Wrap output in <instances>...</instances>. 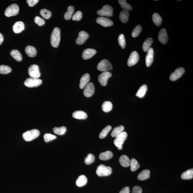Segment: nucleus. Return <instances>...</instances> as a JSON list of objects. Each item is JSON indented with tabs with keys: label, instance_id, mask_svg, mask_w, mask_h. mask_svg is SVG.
I'll return each mask as SVG.
<instances>
[{
	"label": "nucleus",
	"instance_id": "dca6fc26",
	"mask_svg": "<svg viewBox=\"0 0 193 193\" xmlns=\"http://www.w3.org/2000/svg\"><path fill=\"white\" fill-rule=\"evenodd\" d=\"M96 51L95 50L91 48H88L85 50L82 53V57L85 60L91 58L96 54Z\"/></svg>",
	"mask_w": 193,
	"mask_h": 193
},
{
	"label": "nucleus",
	"instance_id": "09e8293b",
	"mask_svg": "<svg viewBox=\"0 0 193 193\" xmlns=\"http://www.w3.org/2000/svg\"><path fill=\"white\" fill-rule=\"evenodd\" d=\"M142 189L140 186H136L133 187L132 193H142Z\"/></svg>",
	"mask_w": 193,
	"mask_h": 193
},
{
	"label": "nucleus",
	"instance_id": "2eb2a0df",
	"mask_svg": "<svg viewBox=\"0 0 193 193\" xmlns=\"http://www.w3.org/2000/svg\"><path fill=\"white\" fill-rule=\"evenodd\" d=\"M88 38L89 35L87 32L84 31L80 32L76 40V44L80 45L84 44Z\"/></svg>",
	"mask_w": 193,
	"mask_h": 193
},
{
	"label": "nucleus",
	"instance_id": "9b49d317",
	"mask_svg": "<svg viewBox=\"0 0 193 193\" xmlns=\"http://www.w3.org/2000/svg\"><path fill=\"white\" fill-rule=\"evenodd\" d=\"M127 134L126 132H123L116 137V139L114 141V143L115 145L117 147L122 146L125 140L126 139Z\"/></svg>",
	"mask_w": 193,
	"mask_h": 193
},
{
	"label": "nucleus",
	"instance_id": "49530a36",
	"mask_svg": "<svg viewBox=\"0 0 193 193\" xmlns=\"http://www.w3.org/2000/svg\"><path fill=\"white\" fill-rule=\"evenodd\" d=\"M57 138V137L55 135L50 134V133H46L44 135V138L45 142H46L53 140Z\"/></svg>",
	"mask_w": 193,
	"mask_h": 193
},
{
	"label": "nucleus",
	"instance_id": "2f4dec72",
	"mask_svg": "<svg viewBox=\"0 0 193 193\" xmlns=\"http://www.w3.org/2000/svg\"><path fill=\"white\" fill-rule=\"evenodd\" d=\"M113 108L112 103L109 101H105L103 103L102 108L104 112H108L112 110Z\"/></svg>",
	"mask_w": 193,
	"mask_h": 193
},
{
	"label": "nucleus",
	"instance_id": "864d4df0",
	"mask_svg": "<svg viewBox=\"0 0 193 193\" xmlns=\"http://www.w3.org/2000/svg\"><path fill=\"white\" fill-rule=\"evenodd\" d=\"M118 147V149L119 150H121L122 149V148H123V147H122V146H119V147Z\"/></svg>",
	"mask_w": 193,
	"mask_h": 193
},
{
	"label": "nucleus",
	"instance_id": "412c9836",
	"mask_svg": "<svg viewBox=\"0 0 193 193\" xmlns=\"http://www.w3.org/2000/svg\"><path fill=\"white\" fill-rule=\"evenodd\" d=\"M25 52L29 57H34L37 54L36 49L34 46H28L25 48Z\"/></svg>",
	"mask_w": 193,
	"mask_h": 193
},
{
	"label": "nucleus",
	"instance_id": "37998d69",
	"mask_svg": "<svg viewBox=\"0 0 193 193\" xmlns=\"http://www.w3.org/2000/svg\"><path fill=\"white\" fill-rule=\"evenodd\" d=\"M142 28L141 25H138L136 26L132 32V35L133 37H136L139 35L141 32Z\"/></svg>",
	"mask_w": 193,
	"mask_h": 193
},
{
	"label": "nucleus",
	"instance_id": "f704fd0d",
	"mask_svg": "<svg viewBox=\"0 0 193 193\" xmlns=\"http://www.w3.org/2000/svg\"><path fill=\"white\" fill-rule=\"evenodd\" d=\"M153 43V39L152 38H149L144 41L143 45V49L144 51H149L150 46Z\"/></svg>",
	"mask_w": 193,
	"mask_h": 193
},
{
	"label": "nucleus",
	"instance_id": "ea45409f",
	"mask_svg": "<svg viewBox=\"0 0 193 193\" xmlns=\"http://www.w3.org/2000/svg\"><path fill=\"white\" fill-rule=\"evenodd\" d=\"M40 14L43 18L48 19L50 18L51 15V13L50 11L48 10L43 9H41L40 11Z\"/></svg>",
	"mask_w": 193,
	"mask_h": 193
},
{
	"label": "nucleus",
	"instance_id": "aec40b11",
	"mask_svg": "<svg viewBox=\"0 0 193 193\" xmlns=\"http://www.w3.org/2000/svg\"><path fill=\"white\" fill-rule=\"evenodd\" d=\"M90 80V75L88 73H86L83 75L80 79V87L82 89L89 83Z\"/></svg>",
	"mask_w": 193,
	"mask_h": 193
},
{
	"label": "nucleus",
	"instance_id": "a211bd4d",
	"mask_svg": "<svg viewBox=\"0 0 193 193\" xmlns=\"http://www.w3.org/2000/svg\"><path fill=\"white\" fill-rule=\"evenodd\" d=\"M158 38L159 41L163 44H165L168 41V37L166 30L162 28L159 32Z\"/></svg>",
	"mask_w": 193,
	"mask_h": 193
},
{
	"label": "nucleus",
	"instance_id": "c756f323",
	"mask_svg": "<svg viewBox=\"0 0 193 193\" xmlns=\"http://www.w3.org/2000/svg\"><path fill=\"white\" fill-rule=\"evenodd\" d=\"M125 127L123 125H120L118 127H116L113 130L111 133V136L113 137H116L123 132Z\"/></svg>",
	"mask_w": 193,
	"mask_h": 193
},
{
	"label": "nucleus",
	"instance_id": "f257e3e1",
	"mask_svg": "<svg viewBox=\"0 0 193 193\" xmlns=\"http://www.w3.org/2000/svg\"><path fill=\"white\" fill-rule=\"evenodd\" d=\"M61 30L58 27H55L53 30L51 37V43L53 47L57 48L60 43Z\"/></svg>",
	"mask_w": 193,
	"mask_h": 193
},
{
	"label": "nucleus",
	"instance_id": "a18cd8bd",
	"mask_svg": "<svg viewBox=\"0 0 193 193\" xmlns=\"http://www.w3.org/2000/svg\"><path fill=\"white\" fill-rule=\"evenodd\" d=\"M82 17V12L80 11H78L72 16V19L74 21H79L81 20Z\"/></svg>",
	"mask_w": 193,
	"mask_h": 193
},
{
	"label": "nucleus",
	"instance_id": "423d86ee",
	"mask_svg": "<svg viewBox=\"0 0 193 193\" xmlns=\"http://www.w3.org/2000/svg\"><path fill=\"white\" fill-rule=\"evenodd\" d=\"M98 15L107 17H111L113 15V8L111 6L106 5L97 12Z\"/></svg>",
	"mask_w": 193,
	"mask_h": 193
},
{
	"label": "nucleus",
	"instance_id": "c03bdc74",
	"mask_svg": "<svg viewBox=\"0 0 193 193\" xmlns=\"http://www.w3.org/2000/svg\"><path fill=\"white\" fill-rule=\"evenodd\" d=\"M95 160V157L92 154H88L85 159V162L86 165H90L94 162Z\"/></svg>",
	"mask_w": 193,
	"mask_h": 193
},
{
	"label": "nucleus",
	"instance_id": "c9c22d12",
	"mask_svg": "<svg viewBox=\"0 0 193 193\" xmlns=\"http://www.w3.org/2000/svg\"><path fill=\"white\" fill-rule=\"evenodd\" d=\"M131 166V170L132 171L134 172L137 170L139 168L140 165L139 163L136 159H132L130 160V165Z\"/></svg>",
	"mask_w": 193,
	"mask_h": 193
},
{
	"label": "nucleus",
	"instance_id": "393cba45",
	"mask_svg": "<svg viewBox=\"0 0 193 193\" xmlns=\"http://www.w3.org/2000/svg\"><path fill=\"white\" fill-rule=\"evenodd\" d=\"M87 182V178L84 175H81L79 177L78 179L77 180L76 184L77 186L81 187L84 186Z\"/></svg>",
	"mask_w": 193,
	"mask_h": 193
},
{
	"label": "nucleus",
	"instance_id": "f3484780",
	"mask_svg": "<svg viewBox=\"0 0 193 193\" xmlns=\"http://www.w3.org/2000/svg\"><path fill=\"white\" fill-rule=\"evenodd\" d=\"M147 52L146 58V64L147 67H149L153 62L154 51L152 48H150Z\"/></svg>",
	"mask_w": 193,
	"mask_h": 193
},
{
	"label": "nucleus",
	"instance_id": "e433bc0d",
	"mask_svg": "<svg viewBox=\"0 0 193 193\" xmlns=\"http://www.w3.org/2000/svg\"><path fill=\"white\" fill-rule=\"evenodd\" d=\"M119 4H120L122 9L126 11H131L132 8L130 4L127 3L126 1L125 0H119Z\"/></svg>",
	"mask_w": 193,
	"mask_h": 193
},
{
	"label": "nucleus",
	"instance_id": "f03ea898",
	"mask_svg": "<svg viewBox=\"0 0 193 193\" xmlns=\"http://www.w3.org/2000/svg\"><path fill=\"white\" fill-rule=\"evenodd\" d=\"M112 172L110 167L106 166L104 165H101L98 167L96 170V174L99 177L106 176L110 175Z\"/></svg>",
	"mask_w": 193,
	"mask_h": 193
},
{
	"label": "nucleus",
	"instance_id": "a19ab883",
	"mask_svg": "<svg viewBox=\"0 0 193 193\" xmlns=\"http://www.w3.org/2000/svg\"><path fill=\"white\" fill-rule=\"evenodd\" d=\"M12 71V69L7 66H0V73L1 74H8Z\"/></svg>",
	"mask_w": 193,
	"mask_h": 193
},
{
	"label": "nucleus",
	"instance_id": "79ce46f5",
	"mask_svg": "<svg viewBox=\"0 0 193 193\" xmlns=\"http://www.w3.org/2000/svg\"><path fill=\"white\" fill-rule=\"evenodd\" d=\"M118 40L119 45L122 49H124L126 44L124 35L120 34L118 37Z\"/></svg>",
	"mask_w": 193,
	"mask_h": 193
},
{
	"label": "nucleus",
	"instance_id": "f8f14e48",
	"mask_svg": "<svg viewBox=\"0 0 193 193\" xmlns=\"http://www.w3.org/2000/svg\"><path fill=\"white\" fill-rule=\"evenodd\" d=\"M139 55L136 51H133L131 53L128 59L127 65L131 67L136 64L139 61Z\"/></svg>",
	"mask_w": 193,
	"mask_h": 193
},
{
	"label": "nucleus",
	"instance_id": "8fccbe9b",
	"mask_svg": "<svg viewBox=\"0 0 193 193\" xmlns=\"http://www.w3.org/2000/svg\"><path fill=\"white\" fill-rule=\"evenodd\" d=\"M38 0H28L27 2L30 7H32L36 5L38 2Z\"/></svg>",
	"mask_w": 193,
	"mask_h": 193
},
{
	"label": "nucleus",
	"instance_id": "72a5a7b5",
	"mask_svg": "<svg viewBox=\"0 0 193 193\" xmlns=\"http://www.w3.org/2000/svg\"><path fill=\"white\" fill-rule=\"evenodd\" d=\"M152 20L155 25L159 26L161 25L162 19L161 17L158 14L154 13L152 16Z\"/></svg>",
	"mask_w": 193,
	"mask_h": 193
},
{
	"label": "nucleus",
	"instance_id": "603ef678",
	"mask_svg": "<svg viewBox=\"0 0 193 193\" xmlns=\"http://www.w3.org/2000/svg\"><path fill=\"white\" fill-rule=\"evenodd\" d=\"M4 41V37H3V35L0 33V45L2 44Z\"/></svg>",
	"mask_w": 193,
	"mask_h": 193
},
{
	"label": "nucleus",
	"instance_id": "4468645a",
	"mask_svg": "<svg viewBox=\"0 0 193 193\" xmlns=\"http://www.w3.org/2000/svg\"><path fill=\"white\" fill-rule=\"evenodd\" d=\"M96 22L102 26L105 27L112 26L113 25V22L111 19L103 17L98 18L96 19Z\"/></svg>",
	"mask_w": 193,
	"mask_h": 193
},
{
	"label": "nucleus",
	"instance_id": "a878e982",
	"mask_svg": "<svg viewBox=\"0 0 193 193\" xmlns=\"http://www.w3.org/2000/svg\"><path fill=\"white\" fill-rule=\"evenodd\" d=\"M113 156L111 151H108L102 153L99 155V158L101 160H107L110 159Z\"/></svg>",
	"mask_w": 193,
	"mask_h": 193
},
{
	"label": "nucleus",
	"instance_id": "de8ad7c7",
	"mask_svg": "<svg viewBox=\"0 0 193 193\" xmlns=\"http://www.w3.org/2000/svg\"><path fill=\"white\" fill-rule=\"evenodd\" d=\"M35 22L37 25L39 26H42L44 25L45 23V21L44 19H42L39 16H36L35 18Z\"/></svg>",
	"mask_w": 193,
	"mask_h": 193
},
{
	"label": "nucleus",
	"instance_id": "6ab92c4d",
	"mask_svg": "<svg viewBox=\"0 0 193 193\" xmlns=\"http://www.w3.org/2000/svg\"><path fill=\"white\" fill-rule=\"evenodd\" d=\"M13 30L15 33H20L25 30V25L21 21L16 22L13 27Z\"/></svg>",
	"mask_w": 193,
	"mask_h": 193
},
{
	"label": "nucleus",
	"instance_id": "39448f33",
	"mask_svg": "<svg viewBox=\"0 0 193 193\" xmlns=\"http://www.w3.org/2000/svg\"><path fill=\"white\" fill-rule=\"evenodd\" d=\"M97 69L101 72H108L109 70H112V66L108 60L104 59L98 64Z\"/></svg>",
	"mask_w": 193,
	"mask_h": 193
},
{
	"label": "nucleus",
	"instance_id": "20e7f679",
	"mask_svg": "<svg viewBox=\"0 0 193 193\" xmlns=\"http://www.w3.org/2000/svg\"><path fill=\"white\" fill-rule=\"evenodd\" d=\"M19 6L17 4H12L6 9L4 14L6 17H8L17 15L19 13Z\"/></svg>",
	"mask_w": 193,
	"mask_h": 193
},
{
	"label": "nucleus",
	"instance_id": "9d476101",
	"mask_svg": "<svg viewBox=\"0 0 193 193\" xmlns=\"http://www.w3.org/2000/svg\"><path fill=\"white\" fill-rule=\"evenodd\" d=\"M185 72V70L183 68H178L171 74L170 77V80L172 81L178 80L182 76Z\"/></svg>",
	"mask_w": 193,
	"mask_h": 193
},
{
	"label": "nucleus",
	"instance_id": "4be33fe9",
	"mask_svg": "<svg viewBox=\"0 0 193 193\" xmlns=\"http://www.w3.org/2000/svg\"><path fill=\"white\" fill-rule=\"evenodd\" d=\"M72 116L74 118L80 120H85L88 117L86 112L81 111H78L74 112Z\"/></svg>",
	"mask_w": 193,
	"mask_h": 193
},
{
	"label": "nucleus",
	"instance_id": "ddd939ff",
	"mask_svg": "<svg viewBox=\"0 0 193 193\" xmlns=\"http://www.w3.org/2000/svg\"><path fill=\"white\" fill-rule=\"evenodd\" d=\"M95 88L92 83L90 82L85 87L83 93L85 96L87 97H91L94 94Z\"/></svg>",
	"mask_w": 193,
	"mask_h": 193
},
{
	"label": "nucleus",
	"instance_id": "c85d7f7f",
	"mask_svg": "<svg viewBox=\"0 0 193 193\" xmlns=\"http://www.w3.org/2000/svg\"><path fill=\"white\" fill-rule=\"evenodd\" d=\"M181 178L183 180H189L193 178V169H191L186 170L182 173Z\"/></svg>",
	"mask_w": 193,
	"mask_h": 193
},
{
	"label": "nucleus",
	"instance_id": "b1692460",
	"mask_svg": "<svg viewBox=\"0 0 193 193\" xmlns=\"http://www.w3.org/2000/svg\"><path fill=\"white\" fill-rule=\"evenodd\" d=\"M119 161L122 166L127 167L130 166V160L129 157L126 155L122 156L119 159Z\"/></svg>",
	"mask_w": 193,
	"mask_h": 193
},
{
	"label": "nucleus",
	"instance_id": "7c9ffc66",
	"mask_svg": "<svg viewBox=\"0 0 193 193\" xmlns=\"http://www.w3.org/2000/svg\"><path fill=\"white\" fill-rule=\"evenodd\" d=\"M74 10L75 8L73 6H70L68 8L67 12L64 15V18L66 20H68L71 18L74 12Z\"/></svg>",
	"mask_w": 193,
	"mask_h": 193
},
{
	"label": "nucleus",
	"instance_id": "5701e85b",
	"mask_svg": "<svg viewBox=\"0 0 193 193\" xmlns=\"http://www.w3.org/2000/svg\"><path fill=\"white\" fill-rule=\"evenodd\" d=\"M150 172L149 170H145L141 172L137 176L138 179L141 181L147 180L150 177Z\"/></svg>",
	"mask_w": 193,
	"mask_h": 193
},
{
	"label": "nucleus",
	"instance_id": "3c124183",
	"mask_svg": "<svg viewBox=\"0 0 193 193\" xmlns=\"http://www.w3.org/2000/svg\"><path fill=\"white\" fill-rule=\"evenodd\" d=\"M130 188L128 187H126L123 188L119 193H130Z\"/></svg>",
	"mask_w": 193,
	"mask_h": 193
},
{
	"label": "nucleus",
	"instance_id": "1a4fd4ad",
	"mask_svg": "<svg viewBox=\"0 0 193 193\" xmlns=\"http://www.w3.org/2000/svg\"><path fill=\"white\" fill-rule=\"evenodd\" d=\"M112 73L110 72H103L100 74L98 77L99 82L102 86H105L107 84L108 79L111 77Z\"/></svg>",
	"mask_w": 193,
	"mask_h": 193
},
{
	"label": "nucleus",
	"instance_id": "473e14b6",
	"mask_svg": "<svg viewBox=\"0 0 193 193\" xmlns=\"http://www.w3.org/2000/svg\"><path fill=\"white\" fill-rule=\"evenodd\" d=\"M11 56L16 61L18 62H20L22 59V54L18 51L17 50H13L11 52Z\"/></svg>",
	"mask_w": 193,
	"mask_h": 193
},
{
	"label": "nucleus",
	"instance_id": "cd10ccee",
	"mask_svg": "<svg viewBox=\"0 0 193 193\" xmlns=\"http://www.w3.org/2000/svg\"><path fill=\"white\" fill-rule=\"evenodd\" d=\"M129 15V13L128 11L123 10L120 12L119 15V18L122 23H126L128 20Z\"/></svg>",
	"mask_w": 193,
	"mask_h": 193
},
{
	"label": "nucleus",
	"instance_id": "6e6552de",
	"mask_svg": "<svg viewBox=\"0 0 193 193\" xmlns=\"http://www.w3.org/2000/svg\"><path fill=\"white\" fill-rule=\"evenodd\" d=\"M28 73L32 78H39L41 76L39 67L36 64H32L28 69Z\"/></svg>",
	"mask_w": 193,
	"mask_h": 193
},
{
	"label": "nucleus",
	"instance_id": "0eeeda50",
	"mask_svg": "<svg viewBox=\"0 0 193 193\" xmlns=\"http://www.w3.org/2000/svg\"><path fill=\"white\" fill-rule=\"evenodd\" d=\"M42 83V80L39 78H28L24 82L26 86L30 88L36 87L40 86Z\"/></svg>",
	"mask_w": 193,
	"mask_h": 193
},
{
	"label": "nucleus",
	"instance_id": "bb28decb",
	"mask_svg": "<svg viewBox=\"0 0 193 193\" xmlns=\"http://www.w3.org/2000/svg\"><path fill=\"white\" fill-rule=\"evenodd\" d=\"M147 90V86L146 85H142L139 89H138L137 92L136 96L140 98L144 97L145 95L146 92Z\"/></svg>",
	"mask_w": 193,
	"mask_h": 193
},
{
	"label": "nucleus",
	"instance_id": "4c0bfd02",
	"mask_svg": "<svg viewBox=\"0 0 193 193\" xmlns=\"http://www.w3.org/2000/svg\"><path fill=\"white\" fill-rule=\"evenodd\" d=\"M112 127L111 125H107L101 131L99 135V137L101 139L106 137L108 134L111 130Z\"/></svg>",
	"mask_w": 193,
	"mask_h": 193
},
{
	"label": "nucleus",
	"instance_id": "7ed1b4c3",
	"mask_svg": "<svg viewBox=\"0 0 193 193\" xmlns=\"http://www.w3.org/2000/svg\"><path fill=\"white\" fill-rule=\"evenodd\" d=\"M39 134L38 130L33 129L25 132L23 134V137L25 141H30L37 137Z\"/></svg>",
	"mask_w": 193,
	"mask_h": 193
},
{
	"label": "nucleus",
	"instance_id": "58836bf2",
	"mask_svg": "<svg viewBox=\"0 0 193 193\" xmlns=\"http://www.w3.org/2000/svg\"><path fill=\"white\" fill-rule=\"evenodd\" d=\"M54 132L56 134L62 135L65 134L67 131V128L65 127L62 126L60 127H55L54 128Z\"/></svg>",
	"mask_w": 193,
	"mask_h": 193
}]
</instances>
